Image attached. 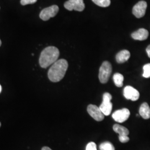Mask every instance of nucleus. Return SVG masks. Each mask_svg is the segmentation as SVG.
<instances>
[{"instance_id":"9d476101","label":"nucleus","mask_w":150,"mask_h":150,"mask_svg":"<svg viewBox=\"0 0 150 150\" xmlns=\"http://www.w3.org/2000/svg\"><path fill=\"white\" fill-rule=\"evenodd\" d=\"M123 95L126 99L135 101L139 98V91L132 86H127L124 88Z\"/></svg>"},{"instance_id":"9b49d317","label":"nucleus","mask_w":150,"mask_h":150,"mask_svg":"<svg viewBox=\"0 0 150 150\" xmlns=\"http://www.w3.org/2000/svg\"><path fill=\"white\" fill-rule=\"evenodd\" d=\"M131 37L135 40L144 41L149 37V32L145 28H140L131 34Z\"/></svg>"},{"instance_id":"0eeeda50","label":"nucleus","mask_w":150,"mask_h":150,"mask_svg":"<svg viewBox=\"0 0 150 150\" xmlns=\"http://www.w3.org/2000/svg\"><path fill=\"white\" fill-rule=\"evenodd\" d=\"M87 110L88 114L97 121H101L105 118V115L100 107L95 105H89Z\"/></svg>"},{"instance_id":"ddd939ff","label":"nucleus","mask_w":150,"mask_h":150,"mask_svg":"<svg viewBox=\"0 0 150 150\" xmlns=\"http://www.w3.org/2000/svg\"><path fill=\"white\" fill-rule=\"evenodd\" d=\"M139 115L144 119H149L150 118V107L147 103H143L139 108Z\"/></svg>"},{"instance_id":"20e7f679","label":"nucleus","mask_w":150,"mask_h":150,"mask_svg":"<svg viewBox=\"0 0 150 150\" xmlns=\"http://www.w3.org/2000/svg\"><path fill=\"white\" fill-rule=\"evenodd\" d=\"M112 97L108 92L103 95V101L100 106V108L105 116H108L111 114L112 110V103L111 102Z\"/></svg>"},{"instance_id":"5701e85b","label":"nucleus","mask_w":150,"mask_h":150,"mask_svg":"<svg viewBox=\"0 0 150 150\" xmlns=\"http://www.w3.org/2000/svg\"><path fill=\"white\" fill-rule=\"evenodd\" d=\"M52 150L50 147H42V150Z\"/></svg>"},{"instance_id":"1a4fd4ad","label":"nucleus","mask_w":150,"mask_h":150,"mask_svg":"<svg viewBox=\"0 0 150 150\" xmlns=\"http://www.w3.org/2000/svg\"><path fill=\"white\" fill-rule=\"evenodd\" d=\"M147 7V2L145 1H141L134 6L132 13L137 18H141L145 16Z\"/></svg>"},{"instance_id":"423d86ee","label":"nucleus","mask_w":150,"mask_h":150,"mask_svg":"<svg viewBox=\"0 0 150 150\" xmlns=\"http://www.w3.org/2000/svg\"><path fill=\"white\" fill-rule=\"evenodd\" d=\"M65 8L69 11H83L85 6L83 0H69L66 1L64 4Z\"/></svg>"},{"instance_id":"7ed1b4c3","label":"nucleus","mask_w":150,"mask_h":150,"mask_svg":"<svg viewBox=\"0 0 150 150\" xmlns=\"http://www.w3.org/2000/svg\"><path fill=\"white\" fill-rule=\"evenodd\" d=\"M112 66L108 61H104L101 64L99 70V80L102 83L108 82L112 73Z\"/></svg>"},{"instance_id":"4468645a","label":"nucleus","mask_w":150,"mask_h":150,"mask_svg":"<svg viewBox=\"0 0 150 150\" xmlns=\"http://www.w3.org/2000/svg\"><path fill=\"white\" fill-rule=\"evenodd\" d=\"M113 129L115 132L119 134V137L127 136L129 134L128 129L118 124H115L113 125Z\"/></svg>"},{"instance_id":"2eb2a0df","label":"nucleus","mask_w":150,"mask_h":150,"mask_svg":"<svg viewBox=\"0 0 150 150\" xmlns=\"http://www.w3.org/2000/svg\"><path fill=\"white\" fill-rule=\"evenodd\" d=\"M113 79L114 83L117 87H121L123 86L124 77H123V75L122 74H121L120 73H116L113 75Z\"/></svg>"},{"instance_id":"412c9836","label":"nucleus","mask_w":150,"mask_h":150,"mask_svg":"<svg viewBox=\"0 0 150 150\" xmlns=\"http://www.w3.org/2000/svg\"><path fill=\"white\" fill-rule=\"evenodd\" d=\"M119 140L122 143H126L129 142V139L128 136H123V137H118Z\"/></svg>"},{"instance_id":"f257e3e1","label":"nucleus","mask_w":150,"mask_h":150,"mask_svg":"<svg viewBox=\"0 0 150 150\" xmlns=\"http://www.w3.org/2000/svg\"><path fill=\"white\" fill-rule=\"evenodd\" d=\"M69 67L67 61L64 59L57 60L52 65L48 70L49 80L53 82H57L61 80L66 74Z\"/></svg>"},{"instance_id":"39448f33","label":"nucleus","mask_w":150,"mask_h":150,"mask_svg":"<svg viewBox=\"0 0 150 150\" xmlns=\"http://www.w3.org/2000/svg\"><path fill=\"white\" fill-rule=\"evenodd\" d=\"M59 11V8L57 6H51L42 10L40 14V17L43 21H47L50 18L56 16Z\"/></svg>"},{"instance_id":"4be33fe9","label":"nucleus","mask_w":150,"mask_h":150,"mask_svg":"<svg viewBox=\"0 0 150 150\" xmlns=\"http://www.w3.org/2000/svg\"><path fill=\"white\" fill-rule=\"evenodd\" d=\"M146 52L148 56L149 57V58H150V45L149 46H148V47L146 48Z\"/></svg>"},{"instance_id":"a878e982","label":"nucleus","mask_w":150,"mask_h":150,"mask_svg":"<svg viewBox=\"0 0 150 150\" xmlns=\"http://www.w3.org/2000/svg\"><path fill=\"white\" fill-rule=\"evenodd\" d=\"M1 123L0 122V127H1Z\"/></svg>"},{"instance_id":"f3484780","label":"nucleus","mask_w":150,"mask_h":150,"mask_svg":"<svg viewBox=\"0 0 150 150\" xmlns=\"http://www.w3.org/2000/svg\"><path fill=\"white\" fill-rule=\"evenodd\" d=\"M100 150H115L114 146L110 142H105L100 145Z\"/></svg>"},{"instance_id":"393cba45","label":"nucleus","mask_w":150,"mask_h":150,"mask_svg":"<svg viewBox=\"0 0 150 150\" xmlns=\"http://www.w3.org/2000/svg\"><path fill=\"white\" fill-rule=\"evenodd\" d=\"M1 44H2V42H1V40H0V46H1Z\"/></svg>"},{"instance_id":"aec40b11","label":"nucleus","mask_w":150,"mask_h":150,"mask_svg":"<svg viewBox=\"0 0 150 150\" xmlns=\"http://www.w3.org/2000/svg\"><path fill=\"white\" fill-rule=\"evenodd\" d=\"M38 0H21L20 2L22 6L27 5L29 4H33L37 2Z\"/></svg>"},{"instance_id":"a211bd4d","label":"nucleus","mask_w":150,"mask_h":150,"mask_svg":"<svg viewBox=\"0 0 150 150\" xmlns=\"http://www.w3.org/2000/svg\"><path fill=\"white\" fill-rule=\"evenodd\" d=\"M144 74L142 76L145 78L150 77V64H145L143 67Z\"/></svg>"},{"instance_id":"b1692460","label":"nucleus","mask_w":150,"mask_h":150,"mask_svg":"<svg viewBox=\"0 0 150 150\" xmlns=\"http://www.w3.org/2000/svg\"><path fill=\"white\" fill-rule=\"evenodd\" d=\"M1 91H2V87H1V85H0V93H1Z\"/></svg>"},{"instance_id":"6ab92c4d","label":"nucleus","mask_w":150,"mask_h":150,"mask_svg":"<svg viewBox=\"0 0 150 150\" xmlns=\"http://www.w3.org/2000/svg\"><path fill=\"white\" fill-rule=\"evenodd\" d=\"M86 150H97L96 144L93 142H91L88 143L86 146Z\"/></svg>"},{"instance_id":"f03ea898","label":"nucleus","mask_w":150,"mask_h":150,"mask_svg":"<svg viewBox=\"0 0 150 150\" xmlns=\"http://www.w3.org/2000/svg\"><path fill=\"white\" fill-rule=\"evenodd\" d=\"M59 56V50L57 47L48 46L45 48L41 52L39 59L40 66L43 69L48 67L57 61Z\"/></svg>"},{"instance_id":"6e6552de","label":"nucleus","mask_w":150,"mask_h":150,"mask_svg":"<svg viewBox=\"0 0 150 150\" xmlns=\"http://www.w3.org/2000/svg\"><path fill=\"white\" fill-rule=\"evenodd\" d=\"M130 116V112L127 108H122L115 111L112 114L113 120L119 123H122L126 121Z\"/></svg>"},{"instance_id":"dca6fc26","label":"nucleus","mask_w":150,"mask_h":150,"mask_svg":"<svg viewBox=\"0 0 150 150\" xmlns=\"http://www.w3.org/2000/svg\"><path fill=\"white\" fill-rule=\"evenodd\" d=\"M96 5L102 7H107L110 5V0H92Z\"/></svg>"},{"instance_id":"f8f14e48","label":"nucleus","mask_w":150,"mask_h":150,"mask_svg":"<svg viewBox=\"0 0 150 150\" xmlns=\"http://www.w3.org/2000/svg\"><path fill=\"white\" fill-rule=\"evenodd\" d=\"M130 56V52L128 50H123L116 54V59L118 64H123L129 59Z\"/></svg>"}]
</instances>
